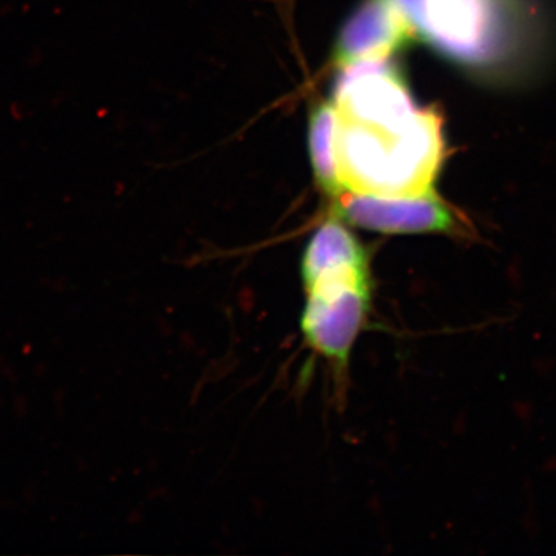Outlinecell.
Listing matches in <instances>:
<instances>
[{"label": "cell", "mask_w": 556, "mask_h": 556, "mask_svg": "<svg viewBox=\"0 0 556 556\" xmlns=\"http://www.w3.org/2000/svg\"><path fill=\"white\" fill-rule=\"evenodd\" d=\"M300 276L306 295L300 321L303 339L342 375L371 311L369 255L332 260Z\"/></svg>", "instance_id": "obj_3"}, {"label": "cell", "mask_w": 556, "mask_h": 556, "mask_svg": "<svg viewBox=\"0 0 556 556\" xmlns=\"http://www.w3.org/2000/svg\"><path fill=\"white\" fill-rule=\"evenodd\" d=\"M415 36L396 0H365L340 31L334 62L343 68L361 62L388 60Z\"/></svg>", "instance_id": "obj_5"}, {"label": "cell", "mask_w": 556, "mask_h": 556, "mask_svg": "<svg viewBox=\"0 0 556 556\" xmlns=\"http://www.w3.org/2000/svg\"><path fill=\"white\" fill-rule=\"evenodd\" d=\"M331 214L348 225L386 236L468 233L466 219L437 192L416 197H379L343 192L332 199Z\"/></svg>", "instance_id": "obj_4"}, {"label": "cell", "mask_w": 556, "mask_h": 556, "mask_svg": "<svg viewBox=\"0 0 556 556\" xmlns=\"http://www.w3.org/2000/svg\"><path fill=\"white\" fill-rule=\"evenodd\" d=\"M336 109L331 102H320L309 119V156L314 177L321 192L329 199L343 193L336 163Z\"/></svg>", "instance_id": "obj_6"}, {"label": "cell", "mask_w": 556, "mask_h": 556, "mask_svg": "<svg viewBox=\"0 0 556 556\" xmlns=\"http://www.w3.org/2000/svg\"><path fill=\"white\" fill-rule=\"evenodd\" d=\"M416 36L471 68L506 64L519 46L518 0H396Z\"/></svg>", "instance_id": "obj_2"}, {"label": "cell", "mask_w": 556, "mask_h": 556, "mask_svg": "<svg viewBox=\"0 0 556 556\" xmlns=\"http://www.w3.org/2000/svg\"><path fill=\"white\" fill-rule=\"evenodd\" d=\"M334 89L336 163L343 192L416 197L434 192L444 160L442 123L417 109L388 60L342 68Z\"/></svg>", "instance_id": "obj_1"}]
</instances>
